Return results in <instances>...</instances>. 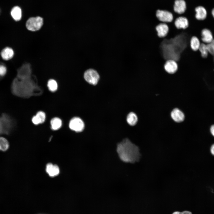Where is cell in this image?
<instances>
[{
    "label": "cell",
    "instance_id": "obj_1",
    "mask_svg": "<svg viewBox=\"0 0 214 214\" xmlns=\"http://www.w3.org/2000/svg\"><path fill=\"white\" fill-rule=\"evenodd\" d=\"M117 150L120 159L126 163H133L140 159L139 147L128 139H125L117 145Z\"/></svg>",
    "mask_w": 214,
    "mask_h": 214
},
{
    "label": "cell",
    "instance_id": "obj_2",
    "mask_svg": "<svg viewBox=\"0 0 214 214\" xmlns=\"http://www.w3.org/2000/svg\"><path fill=\"white\" fill-rule=\"evenodd\" d=\"M12 93L15 96L26 97L30 95L31 88L27 79L20 80L17 78L12 81L10 86Z\"/></svg>",
    "mask_w": 214,
    "mask_h": 214
},
{
    "label": "cell",
    "instance_id": "obj_3",
    "mask_svg": "<svg viewBox=\"0 0 214 214\" xmlns=\"http://www.w3.org/2000/svg\"><path fill=\"white\" fill-rule=\"evenodd\" d=\"M16 123L14 118L9 114L4 113L0 116V125L3 134L9 135L13 130Z\"/></svg>",
    "mask_w": 214,
    "mask_h": 214
},
{
    "label": "cell",
    "instance_id": "obj_4",
    "mask_svg": "<svg viewBox=\"0 0 214 214\" xmlns=\"http://www.w3.org/2000/svg\"><path fill=\"white\" fill-rule=\"evenodd\" d=\"M84 78L85 81L90 84L95 86L98 82L100 76L95 69L89 68L86 70L84 73Z\"/></svg>",
    "mask_w": 214,
    "mask_h": 214
},
{
    "label": "cell",
    "instance_id": "obj_5",
    "mask_svg": "<svg viewBox=\"0 0 214 214\" xmlns=\"http://www.w3.org/2000/svg\"><path fill=\"white\" fill-rule=\"evenodd\" d=\"M43 19L40 16L29 18L26 23V26L29 30L35 31L39 30L43 24Z\"/></svg>",
    "mask_w": 214,
    "mask_h": 214
},
{
    "label": "cell",
    "instance_id": "obj_6",
    "mask_svg": "<svg viewBox=\"0 0 214 214\" xmlns=\"http://www.w3.org/2000/svg\"><path fill=\"white\" fill-rule=\"evenodd\" d=\"M156 16L157 19L161 23H170L174 20L172 14L166 10H158L156 12Z\"/></svg>",
    "mask_w": 214,
    "mask_h": 214
},
{
    "label": "cell",
    "instance_id": "obj_7",
    "mask_svg": "<svg viewBox=\"0 0 214 214\" xmlns=\"http://www.w3.org/2000/svg\"><path fill=\"white\" fill-rule=\"evenodd\" d=\"M70 128L76 132H81L84 130L85 125L83 121L78 117H74L70 121Z\"/></svg>",
    "mask_w": 214,
    "mask_h": 214
},
{
    "label": "cell",
    "instance_id": "obj_8",
    "mask_svg": "<svg viewBox=\"0 0 214 214\" xmlns=\"http://www.w3.org/2000/svg\"><path fill=\"white\" fill-rule=\"evenodd\" d=\"M178 65L177 62L172 59L167 60L164 65L165 70L168 73L173 74L178 69Z\"/></svg>",
    "mask_w": 214,
    "mask_h": 214
},
{
    "label": "cell",
    "instance_id": "obj_9",
    "mask_svg": "<svg viewBox=\"0 0 214 214\" xmlns=\"http://www.w3.org/2000/svg\"><path fill=\"white\" fill-rule=\"evenodd\" d=\"M200 34L201 41L206 44L210 43L214 39L211 31L208 29H203L201 31Z\"/></svg>",
    "mask_w": 214,
    "mask_h": 214
},
{
    "label": "cell",
    "instance_id": "obj_10",
    "mask_svg": "<svg viewBox=\"0 0 214 214\" xmlns=\"http://www.w3.org/2000/svg\"><path fill=\"white\" fill-rule=\"evenodd\" d=\"M174 25L178 29H185L189 25V22L188 19L184 16H179L175 20Z\"/></svg>",
    "mask_w": 214,
    "mask_h": 214
},
{
    "label": "cell",
    "instance_id": "obj_11",
    "mask_svg": "<svg viewBox=\"0 0 214 214\" xmlns=\"http://www.w3.org/2000/svg\"><path fill=\"white\" fill-rule=\"evenodd\" d=\"M155 29L158 37L163 38L167 35L169 31V27L166 23H160L156 26Z\"/></svg>",
    "mask_w": 214,
    "mask_h": 214
},
{
    "label": "cell",
    "instance_id": "obj_12",
    "mask_svg": "<svg viewBox=\"0 0 214 214\" xmlns=\"http://www.w3.org/2000/svg\"><path fill=\"white\" fill-rule=\"evenodd\" d=\"M171 116L174 121L177 122H182L185 119L184 114L181 110L177 108H175L171 111Z\"/></svg>",
    "mask_w": 214,
    "mask_h": 214
},
{
    "label": "cell",
    "instance_id": "obj_13",
    "mask_svg": "<svg viewBox=\"0 0 214 214\" xmlns=\"http://www.w3.org/2000/svg\"><path fill=\"white\" fill-rule=\"evenodd\" d=\"M175 12L181 14L184 13L186 9V4L184 0H176L174 6Z\"/></svg>",
    "mask_w": 214,
    "mask_h": 214
},
{
    "label": "cell",
    "instance_id": "obj_14",
    "mask_svg": "<svg viewBox=\"0 0 214 214\" xmlns=\"http://www.w3.org/2000/svg\"><path fill=\"white\" fill-rule=\"evenodd\" d=\"M196 14L195 17L198 20L202 21L205 19L207 16L206 9L202 6H199L195 9Z\"/></svg>",
    "mask_w": 214,
    "mask_h": 214
},
{
    "label": "cell",
    "instance_id": "obj_15",
    "mask_svg": "<svg viewBox=\"0 0 214 214\" xmlns=\"http://www.w3.org/2000/svg\"><path fill=\"white\" fill-rule=\"evenodd\" d=\"M46 170L48 175L52 177L57 175L59 172V170L58 167L56 165H53L50 163L47 164Z\"/></svg>",
    "mask_w": 214,
    "mask_h": 214
},
{
    "label": "cell",
    "instance_id": "obj_16",
    "mask_svg": "<svg viewBox=\"0 0 214 214\" xmlns=\"http://www.w3.org/2000/svg\"><path fill=\"white\" fill-rule=\"evenodd\" d=\"M14 52L12 49L8 47H7L3 49L1 53V55L2 58L6 60H10L13 56Z\"/></svg>",
    "mask_w": 214,
    "mask_h": 214
},
{
    "label": "cell",
    "instance_id": "obj_17",
    "mask_svg": "<svg viewBox=\"0 0 214 214\" xmlns=\"http://www.w3.org/2000/svg\"><path fill=\"white\" fill-rule=\"evenodd\" d=\"M11 15L15 21H20L21 19L22 15L21 8L18 6L14 7L11 10Z\"/></svg>",
    "mask_w": 214,
    "mask_h": 214
},
{
    "label": "cell",
    "instance_id": "obj_18",
    "mask_svg": "<svg viewBox=\"0 0 214 214\" xmlns=\"http://www.w3.org/2000/svg\"><path fill=\"white\" fill-rule=\"evenodd\" d=\"M201 43L199 38L196 36H193L190 40V46L191 49L194 51L199 50Z\"/></svg>",
    "mask_w": 214,
    "mask_h": 214
},
{
    "label": "cell",
    "instance_id": "obj_19",
    "mask_svg": "<svg viewBox=\"0 0 214 214\" xmlns=\"http://www.w3.org/2000/svg\"><path fill=\"white\" fill-rule=\"evenodd\" d=\"M45 113L41 111L37 113L36 115L34 116L32 119V122L35 125H38L43 122L45 119Z\"/></svg>",
    "mask_w": 214,
    "mask_h": 214
},
{
    "label": "cell",
    "instance_id": "obj_20",
    "mask_svg": "<svg viewBox=\"0 0 214 214\" xmlns=\"http://www.w3.org/2000/svg\"><path fill=\"white\" fill-rule=\"evenodd\" d=\"M138 121V117L134 112H130L127 115L126 121L128 123L130 126H133L135 125Z\"/></svg>",
    "mask_w": 214,
    "mask_h": 214
},
{
    "label": "cell",
    "instance_id": "obj_21",
    "mask_svg": "<svg viewBox=\"0 0 214 214\" xmlns=\"http://www.w3.org/2000/svg\"><path fill=\"white\" fill-rule=\"evenodd\" d=\"M9 147L10 144L8 140L5 137L0 136V151H6Z\"/></svg>",
    "mask_w": 214,
    "mask_h": 214
},
{
    "label": "cell",
    "instance_id": "obj_22",
    "mask_svg": "<svg viewBox=\"0 0 214 214\" xmlns=\"http://www.w3.org/2000/svg\"><path fill=\"white\" fill-rule=\"evenodd\" d=\"M51 128L54 130H57L60 128L62 125L61 119L57 117L54 118L51 121Z\"/></svg>",
    "mask_w": 214,
    "mask_h": 214
},
{
    "label": "cell",
    "instance_id": "obj_23",
    "mask_svg": "<svg viewBox=\"0 0 214 214\" xmlns=\"http://www.w3.org/2000/svg\"><path fill=\"white\" fill-rule=\"evenodd\" d=\"M198 51L202 57L203 58L207 57L209 53L207 44L204 43H201Z\"/></svg>",
    "mask_w": 214,
    "mask_h": 214
},
{
    "label": "cell",
    "instance_id": "obj_24",
    "mask_svg": "<svg viewBox=\"0 0 214 214\" xmlns=\"http://www.w3.org/2000/svg\"><path fill=\"white\" fill-rule=\"evenodd\" d=\"M48 86L50 91L54 92L57 90L58 85L56 82L55 80L51 79L48 82Z\"/></svg>",
    "mask_w": 214,
    "mask_h": 214
},
{
    "label": "cell",
    "instance_id": "obj_25",
    "mask_svg": "<svg viewBox=\"0 0 214 214\" xmlns=\"http://www.w3.org/2000/svg\"><path fill=\"white\" fill-rule=\"evenodd\" d=\"M7 69L5 65L2 63H0V77L3 78L6 74Z\"/></svg>",
    "mask_w": 214,
    "mask_h": 214
},
{
    "label": "cell",
    "instance_id": "obj_26",
    "mask_svg": "<svg viewBox=\"0 0 214 214\" xmlns=\"http://www.w3.org/2000/svg\"><path fill=\"white\" fill-rule=\"evenodd\" d=\"M207 46L209 53L214 55V38L212 42L207 44Z\"/></svg>",
    "mask_w": 214,
    "mask_h": 214
},
{
    "label": "cell",
    "instance_id": "obj_27",
    "mask_svg": "<svg viewBox=\"0 0 214 214\" xmlns=\"http://www.w3.org/2000/svg\"><path fill=\"white\" fill-rule=\"evenodd\" d=\"M172 214H192V213L188 211H184L182 212L175 211Z\"/></svg>",
    "mask_w": 214,
    "mask_h": 214
},
{
    "label": "cell",
    "instance_id": "obj_28",
    "mask_svg": "<svg viewBox=\"0 0 214 214\" xmlns=\"http://www.w3.org/2000/svg\"><path fill=\"white\" fill-rule=\"evenodd\" d=\"M210 130L211 134L214 137V124L210 126Z\"/></svg>",
    "mask_w": 214,
    "mask_h": 214
},
{
    "label": "cell",
    "instance_id": "obj_29",
    "mask_svg": "<svg viewBox=\"0 0 214 214\" xmlns=\"http://www.w3.org/2000/svg\"><path fill=\"white\" fill-rule=\"evenodd\" d=\"M210 152L214 156V144H213L210 147Z\"/></svg>",
    "mask_w": 214,
    "mask_h": 214
},
{
    "label": "cell",
    "instance_id": "obj_30",
    "mask_svg": "<svg viewBox=\"0 0 214 214\" xmlns=\"http://www.w3.org/2000/svg\"><path fill=\"white\" fill-rule=\"evenodd\" d=\"M2 134H3V133L2 128L0 125V136Z\"/></svg>",
    "mask_w": 214,
    "mask_h": 214
},
{
    "label": "cell",
    "instance_id": "obj_31",
    "mask_svg": "<svg viewBox=\"0 0 214 214\" xmlns=\"http://www.w3.org/2000/svg\"><path fill=\"white\" fill-rule=\"evenodd\" d=\"M211 13L213 17L214 18V8L212 9L211 11Z\"/></svg>",
    "mask_w": 214,
    "mask_h": 214
},
{
    "label": "cell",
    "instance_id": "obj_32",
    "mask_svg": "<svg viewBox=\"0 0 214 214\" xmlns=\"http://www.w3.org/2000/svg\"><path fill=\"white\" fill-rule=\"evenodd\" d=\"M2 78L0 77V80Z\"/></svg>",
    "mask_w": 214,
    "mask_h": 214
}]
</instances>
